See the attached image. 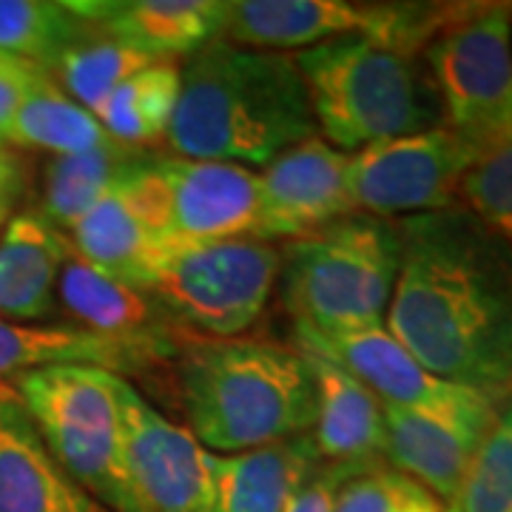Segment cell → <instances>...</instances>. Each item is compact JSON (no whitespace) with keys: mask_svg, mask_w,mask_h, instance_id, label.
<instances>
[{"mask_svg":"<svg viewBox=\"0 0 512 512\" xmlns=\"http://www.w3.org/2000/svg\"><path fill=\"white\" fill-rule=\"evenodd\" d=\"M72 9L103 37L157 63H177L220 37L225 0H89Z\"/></svg>","mask_w":512,"mask_h":512,"instance_id":"18","label":"cell"},{"mask_svg":"<svg viewBox=\"0 0 512 512\" xmlns=\"http://www.w3.org/2000/svg\"><path fill=\"white\" fill-rule=\"evenodd\" d=\"M444 512H461L458 510V501H453V504H444Z\"/></svg>","mask_w":512,"mask_h":512,"instance_id":"36","label":"cell"},{"mask_svg":"<svg viewBox=\"0 0 512 512\" xmlns=\"http://www.w3.org/2000/svg\"><path fill=\"white\" fill-rule=\"evenodd\" d=\"M467 3H356V0H225L222 40L268 52H302L333 37H367L402 55L424 49Z\"/></svg>","mask_w":512,"mask_h":512,"instance_id":"8","label":"cell"},{"mask_svg":"<svg viewBox=\"0 0 512 512\" xmlns=\"http://www.w3.org/2000/svg\"><path fill=\"white\" fill-rule=\"evenodd\" d=\"M311 100L316 134L339 151L444 126L424 57L402 55L367 37H333L293 52Z\"/></svg>","mask_w":512,"mask_h":512,"instance_id":"4","label":"cell"},{"mask_svg":"<svg viewBox=\"0 0 512 512\" xmlns=\"http://www.w3.org/2000/svg\"><path fill=\"white\" fill-rule=\"evenodd\" d=\"M43 74H46L43 69H37L26 60L0 55V131H3V137H6V128L18 111L20 100L29 94V89Z\"/></svg>","mask_w":512,"mask_h":512,"instance_id":"33","label":"cell"},{"mask_svg":"<svg viewBox=\"0 0 512 512\" xmlns=\"http://www.w3.org/2000/svg\"><path fill=\"white\" fill-rule=\"evenodd\" d=\"M498 407L476 390L436 407L384 404V464L453 504Z\"/></svg>","mask_w":512,"mask_h":512,"instance_id":"11","label":"cell"},{"mask_svg":"<svg viewBox=\"0 0 512 512\" xmlns=\"http://www.w3.org/2000/svg\"><path fill=\"white\" fill-rule=\"evenodd\" d=\"M293 348L342 367L390 407H436L473 393L470 387L433 376L387 328L325 333L293 325Z\"/></svg>","mask_w":512,"mask_h":512,"instance_id":"16","label":"cell"},{"mask_svg":"<svg viewBox=\"0 0 512 512\" xmlns=\"http://www.w3.org/2000/svg\"><path fill=\"white\" fill-rule=\"evenodd\" d=\"M18 191H20V180H15V183H0V231L9 225V220H12Z\"/></svg>","mask_w":512,"mask_h":512,"instance_id":"35","label":"cell"},{"mask_svg":"<svg viewBox=\"0 0 512 512\" xmlns=\"http://www.w3.org/2000/svg\"><path fill=\"white\" fill-rule=\"evenodd\" d=\"M390 330L444 382L495 402L512 390V248L461 205L404 217Z\"/></svg>","mask_w":512,"mask_h":512,"instance_id":"1","label":"cell"},{"mask_svg":"<svg viewBox=\"0 0 512 512\" xmlns=\"http://www.w3.org/2000/svg\"><path fill=\"white\" fill-rule=\"evenodd\" d=\"M57 305H63L74 325L114 339L177 350L183 336L165 322L163 313L140 288L83 262L74 251L57 279Z\"/></svg>","mask_w":512,"mask_h":512,"instance_id":"22","label":"cell"},{"mask_svg":"<svg viewBox=\"0 0 512 512\" xmlns=\"http://www.w3.org/2000/svg\"><path fill=\"white\" fill-rule=\"evenodd\" d=\"M6 143L49 151L52 157H69L106 148L114 140L92 111L74 103L46 72L20 100L18 111L6 128Z\"/></svg>","mask_w":512,"mask_h":512,"instance_id":"24","label":"cell"},{"mask_svg":"<svg viewBox=\"0 0 512 512\" xmlns=\"http://www.w3.org/2000/svg\"><path fill=\"white\" fill-rule=\"evenodd\" d=\"M402 512H444V504L433 493H427L416 481H410L407 495H404Z\"/></svg>","mask_w":512,"mask_h":512,"instance_id":"34","label":"cell"},{"mask_svg":"<svg viewBox=\"0 0 512 512\" xmlns=\"http://www.w3.org/2000/svg\"><path fill=\"white\" fill-rule=\"evenodd\" d=\"M478 154L447 126L350 154L348 185L356 214L404 220L458 205V188Z\"/></svg>","mask_w":512,"mask_h":512,"instance_id":"10","label":"cell"},{"mask_svg":"<svg viewBox=\"0 0 512 512\" xmlns=\"http://www.w3.org/2000/svg\"><path fill=\"white\" fill-rule=\"evenodd\" d=\"M154 163L157 154L143 151L66 234L83 262L128 285L148 256L163 248V205Z\"/></svg>","mask_w":512,"mask_h":512,"instance_id":"15","label":"cell"},{"mask_svg":"<svg viewBox=\"0 0 512 512\" xmlns=\"http://www.w3.org/2000/svg\"><path fill=\"white\" fill-rule=\"evenodd\" d=\"M168 365L185 427L208 453L234 456L313 430L316 384L293 345L183 333Z\"/></svg>","mask_w":512,"mask_h":512,"instance_id":"3","label":"cell"},{"mask_svg":"<svg viewBox=\"0 0 512 512\" xmlns=\"http://www.w3.org/2000/svg\"><path fill=\"white\" fill-rule=\"evenodd\" d=\"M177 103H180V63L163 60L128 77L92 114L114 143L154 148L165 143Z\"/></svg>","mask_w":512,"mask_h":512,"instance_id":"26","label":"cell"},{"mask_svg":"<svg viewBox=\"0 0 512 512\" xmlns=\"http://www.w3.org/2000/svg\"><path fill=\"white\" fill-rule=\"evenodd\" d=\"M461 512H512V390L495 413L458 493Z\"/></svg>","mask_w":512,"mask_h":512,"instance_id":"29","label":"cell"},{"mask_svg":"<svg viewBox=\"0 0 512 512\" xmlns=\"http://www.w3.org/2000/svg\"><path fill=\"white\" fill-rule=\"evenodd\" d=\"M171 356L174 350L103 336L74 322L23 325V322L0 319V384L12 382L15 376L32 370L63 365L103 367L128 379L171 362Z\"/></svg>","mask_w":512,"mask_h":512,"instance_id":"17","label":"cell"},{"mask_svg":"<svg viewBox=\"0 0 512 512\" xmlns=\"http://www.w3.org/2000/svg\"><path fill=\"white\" fill-rule=\"evenodd\" d=\"M72 242L37 211L15 214L0 231V319L40 325L57 313V279Z\"/></svg>","mask_w":512,"mask_h":512,"instance_id":"21","label":"cell"},{"mask_svg":"<svg viewBox=\"0 0 512 512\" xmlns=\"http://www.w3.org/2000/svg\"><path fill=\"white\" fill-rule=\"evenodd\" d=\"M143 151L146 148L111 143L86 154L52 157L43 165V188H40L37 214L49 225H55L57 231L69 234L80 217L126 174L128 165Z\"/></svg>","mask_w":512,"mask_h":512,"instance_id":"25","label":"cell"},{"mask_svg":"<svg viewBox=\"0 0 512 512\" xmlns=\"http://www.w3.org/2000/svg\"><path fill=\"white\" fill-rule=\"evenodd\" d=\"M6 146V137H3V131H0V148Z\"/></svg>","mask_w":512,"mask_h":512,"instance_id":"37","label":"cell"},{"mask_svg":"<svg viewBox=\"0 0 512 512\" xmlns=\"http://www.w3.org/2000/svg\"><path fill=\"white\" fill-rule=\"evenodd\" d=\"M92 32L72 3L0 0V55L26 60L43 72H52L57 60Z\"/></svg>","mask_w":512,"mask_h":512,"instance_id":"27","label":"cell"},{"mask_svg":"<svg viewBox=\"0 0 512 512\" xmlns=\"http://www.w3.org/2000/svg\"><path fill=\"white\" fill-rule=\"evenodd\" d=\"M444 126L478 157L512 140V6L470 3L427 49Z\"/></svg>","mask_w":512,"mask_h":512,"instance_id":"9","label":"cell"},{"mask_svg":"<svg viewBox=\"0 0 512 512\" xmlns=\"http://www.w3.org/2000/svg\"><path fill=\"white\" fill-rule=\"evenodd\" d=\"M123 453L146 512H205L211 453L128 379L123 382Z\"/></svg>","mask_w":512,"mask_h":512,"instance_id":"12","label":"cell"},{"mask_svg":"<svg viewBox=\"0 0 512 512\" xmlns=\"http://www.w3.org/2000/svg\"><path fill=\"white\" fill-rule=\"evenodd\" d=\"M359 473H367V470H359V467H339V464H319L313 470V476L296 490V495L291 498V504H288L285 512H333L339 487L353 476H359Z\"/></svg>","mask_w":512,"mask_h":512,"instance_id":"32","label":"cell"},{"mask_svg":"<svg viewBox=\"0 0 512 512\" xmlns=\"http://www.w3.org/2000/svg\"><path fill=\"white\" fill-rule=\"evenodd\" d=\"M305 356L316 384L311 441L319 461L359 470L384 467V404L342 367Z\"/></svg>","mask_w":512,"mask_h":512,"instance_id":"20","label":"cell"},{"mask_svg":"<svg viewBox=\"0 0 512 512\" xmlns=\"http://www.w3.org/2000/svg\"><path fill=\"white\" fill-rule=\"evenodd\" d=\"M319 464L311 433L234 456L211 453L205 512H285Z\"/></svg>","mask_w":512,"mask_h":512,"instance_id":"23","label":"cell"},{"mask_svg":"<svg viewBox=\"0 0 512 512\" xmlns=\"http://www.w3.org/2000/svg\"><path fill=\"white\" fill-rule=\"evenodd\" d=\"M163 245L254 237L259 177L254 168L157 154Z\"/></svg>","mask_w":512,"mask_h":512,"instance_id":"13","label":"cell"},{"mask_svg":"<svg viewBox=\"0 0 512 512\" xmlns=\"http://www.w3.org/2000/svg\"><path fill=\"white\" fill-rule=\"evenodd\" d=\"M151 63L157 60L140 55L111 37H103L100 32H92L86 40L74 43L49 74L74 103L94 111L97 106H103L128 77L143 72Z\"/></svg>","mask_w":512,"mask_h":512,"instance_id":"28","label":"cell"},{"mask_svg":"<svg viewBox=\"0 0 512 512\" xmlns=\"http://www.w3.org/2000/svg\"><path fill=\"white\" fill-rule=\"evenodd\" d=\"M407 487L410 478L384 464L345 481L336 493L333 512H402Z\"/></svg>","mask_w":512,"mask_h":512,"instance_id":"31","label":"cell"},{"mask_svg":"<svg viewBox=\"0 0 512 512\" xmlns=\"http://www.w3.org/2000/svg\"><path fill=\"white\" fill-rule=\"evenodd\" d=\"M279 293L293 325L325 333L384 328L402 268L399 222L350 214L279 245Z\"/></svg>","mask_w":512,"mask_h":512,"instance_id":"5","label":"cell"},{"mask_svg":"<svg viewBox=\"0 0 512 512\" xmlns=\"http://www.w3.org/2000/svg\"><path fill=\"white\" fill-rule=\"evenodd\" d=\"M279 245L237 237L200 245H163L134 276V288L177 333L234 339L251 330L279 285Z\"/></svg>","mask_w":512,"mask_h":512,"instance_id":"7","label":"cell"},{"mask_svg":"<svg viewBox=\"0 0 512 512\" xmlns=\"http://www.w3.org/2000/svg\"><path fill=\"white\" fill-rule=\"evenodd\" d=\"M123 376L103 367H43L6 387L49 453L109 512H146L123 453Z\"/></svg>","mask_w":512,"mask_h":512,"instance_id":"6","label":"cell"},{"mask_svg":"<svg viewBox=\"0 0 512 512\" xmlns=\"http://www.w3.org/2000/svg\"><path fill=\"white\" fill-rule=\"evenodd\" d=\"M458 205L512 248V140L473 163L458 188Z\"/></svg>","mask_w":512,"mask_h":512,"instance_id":"30","label":"cell"},{"mask_svg":"<svg viewBox=\"0 0 512 512\" xmlns=\"http://www.w3.org/2000/svg\"><path fill=\"white\" fill-rule=\"evenodd\" d=\"M0 512H109L57 464L6 384H0Z\"/></svg>","mask_w":512,"mask_h":512,"instance_id":"19","label":"cell"},{"mask_svg":"<svg viewBox=\"0 0 512 512\" xmlns=\"http://www.w3.org/2000/svg\"><path fill=\"white\" fill-rule=\"evenodd\" d=\"M311 137V100L291 52L214 37L185 57L180 103L165 134L174 157L262 168Z\"/></svg>","mask_w":512,"mask_h":512,"instance_id":"2","label":"cell"},{"mask_svg":"<svg viewBox=\"0 0 512 512\" xmlns=\"http://www.w3.org/2000/svg\"><path fill=\"white\" fill-rule=\"evenodd\" d=\"M350 154L325 143L319 134L282 151L259 177L256 239L293 242L356 214L348 185Z\"/></svg>","mask_w":512,"mask_h":512,"instance_id":"14","label":"cell"}]
</instances>
